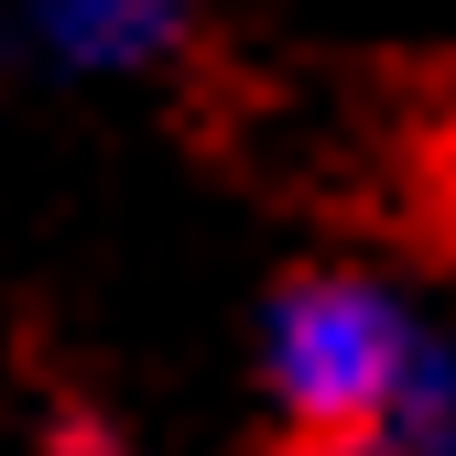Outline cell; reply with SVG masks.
Segmentation results:
<instances>
[{
	"label": "cell",
	"instance_id": "cell-2",
	"mask_svg": "<svg viewBox=\"0 0 456 456\" xmlns=\"http://www.w3.org/2000/svg\"><path fill=\"white\" fill-rule=\"evenodd\" d=\"M0 33L44 77H152L196 44V0H0Z\"/></svg>",
	"mask_w": 456,
	"mask_h": 456
},
{
	"label": "cell",
	"instance_id": "cell-3",
	"mask_svg": "<svg viewBox=\"0 0 456 456\" xmlns=\"http://www.w3.org/2000/svg\"><path fill=\"white\" fill-rule=\"evenodd\" d=\"M370 456H456V337L413 326V359H403V391L380 413V445Z\"/></svg>",
	"mask_w": 456,
	"mask_h": 456
},
{
	"label": "cell",
	"instance_id": "cell-1",
	"mask_svg": "<svg viewBox=\"0 0 456 456\" xmlns=\"http://www.w3.org/2000/svg\"><path fill=\"white\" fill-rule=\"evenodd\" d=\"M413 305L370 272H294L261 305V413L272 456H370L413 359Z\"/></svg>",
	"mask_w": 456,
	"mask_h": 456
}]
</instances>
